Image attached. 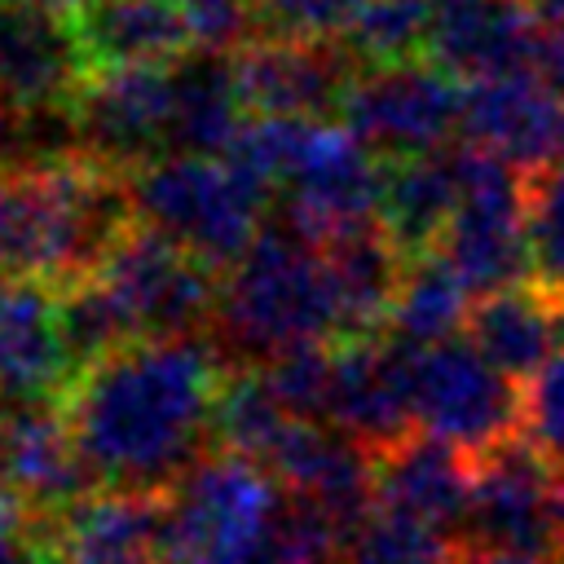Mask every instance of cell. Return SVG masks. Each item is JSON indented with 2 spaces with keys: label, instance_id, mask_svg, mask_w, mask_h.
I'll return each mask as SVG.
<instances>
[{
  "label": "cell",
  "instance_id": "6da1fadb",
  "mask_svg": "<svg viewBox=\"0 0 564 564\" xmlns=\"http://www.w3.org/2000/svg\"><path fill=\"white\" fill-rule=\"evenodd\" d=\"M220 366L194 335L132 339L70 375L62 410L101 485L167 489L216 441Z\"/></svg>",
  "mask_w": 564,
  "mask_h": 564
},
{
  "label": "cell",
  "instance_id": "7a4b0ae2",
  "mask_svg": "<svg viewBox=\"0 0 564 564\" xmlns=\"http://www.w3.org/2000/svg\"><path fill=\"white\" fill-rule=\"evenodd\" d=\"M132 225L119 167L70 150L0 172V273L53 291L88 278Z\"/></svg>",
  "mask_w": 564,
  "mask_h": 564
},
{
  "label": "cell",
  "instance_id": "3957f363",
  "mask_svg": "<svg viewBox=\"0 0 564 564\" xmlns=\"http://www.w3.org/2000/svg\"><path fill=\"white\" fill-rule=\"evenodd\" d=\"M216 326L256 361L313 339L339 335V308L326 256L295 225H264L260 238L225 269L216 295Z\"/></svg>",
  "mask_w": 564,
  "mask_h": 564
},
{
  "label": "cell",
  "instance_id": "277c9868",
  "mask_svg": "<svg viewBox=\"0 0 564 564\" xmlns=\"http://www.w3.org/2000/svg\"><path fill=\"white\" fill-rule=\"evenodd\" d=\"M132 216L207 269H229L264 229L269 185L229 154H159L128 176Z\"/></svg>",
  "mask_w": 564,
  "mask_h": 564
},
{
  "label": "cell",
  "instance_id": "5b68a950",
  "mask_svg": "<svg viewBox=\"0 0 564 564\" xmlns=\"http://www.w3.org/2000/svg\"><path fill=\"white\" fill-rule=\"evenodd\" d=\"M286 502L273 471L247 454H203L163 507V564H260Z\"/></svg>",
  "mask_w": 564,
  "mask_h": 564
},
{
  "label": "cell",
  "instance_id": "8992f818",
  "mask_svg": "<svg viewBox=\"0 0 564 564\" xmlns=\"http://www.w3.org/2000/svg\"><path fill=\"white\" fill-rule=\"evenodd\" d=\"M458 207L436 242L471 295H494L524 286L533 278L529 260V172L463 141L454 145Z\"/></svg>",
  "mask_w": 564,
  "mask_h": 564
},
{
  "label": "cell",
  "instance_id": "52a82bcc",
  "mask_svg": "<svg viewBox=\"0 0 564 564\" xmlns=\"http://www.w3.org/2000/svg\"><path fill=\"white\" fill-rule=\"evenodd\" d=\"M410 397L419 432L476 458L524 436V383L502 375L467 335L414 348Z\"/></svg>",
  "mask_w": 564,
  "mask_h": 564
},
{
  "label": "cell",
  "instance_id": "ba28073f",
  "mask_svg": "<svg viewBox=\"0 0 564 564\" xmlns=\"http://www.w3.org/2000/svg\"><path fill=\"white\" fill-rule=\"evenodd\" d=\"M339 115L379 159L436 154L463 137V79L441 70L432 57L361 66Z\"/></svg>",
  "mask_w": 564,
  "mask_h": 564
},
{
  "label": "cell",
  "instance_id": "9c48e42d",
  "mask_svg": "<svg viewBox=\"0 0 564 564\" xmlns=\"http://www.w3.org/2000/svg\"><path fill=\"white\" fill-rule=\"evenodd\" d=\"M463 542L564 564V467L551 463L529 436L480 454Z\"/></svg>",
  "mask_w": 564,
  "mask_h": 564
},
{
  "label": "cell",
  "instance_id": "30bf717a",
  "mask_svg": "<svg viewBox=\"0 0 564 564\" xmlns=\"http://www.w3.org/2000/svg\"><path fill=\"white\" fill-rule=\"evenodd\" d=\"M278 189L286 203V225L322 247L348 229L379 220L383 159L348 123L304 119Z\"/></svg>",
  "mask_w": 564,
  "mask_h": 564
},
{
  "label": "cell",
  "instance_id": "8fae6325",
  "mask_svg": "<svg viewBox=\"0 0 564 564\" xmlns=\"http://www.w3.org/2000/svg\"><path fill=\"white\" fill-rule=\"evenodd\" d=\"M93 273L128 313L137 339L194 335L216 317V269L150 225H128Z\"/></svg>",
  "mask_w": 564,
  "mask_h": 564
},
{
  "label": "cell",
  "instance_id": "7c38bea8",
  "mask_svg": "<svg viewBox=\"0 0 564 564\" xmlns=\"http://www.w3.org/2000/svg\"><path fill=\"white\" fill-rule=\"evenodd\" d=\"M79 150L137 172L172 154V66H115L88 70L70 97Z\"/></svg>",
  "mask_w": 564,
  "mask_h": 564
},
{
  "label": "cell",
  "instance_id": "4fadbf2b",
  "mask_svg": "<svg viewBox=\"0 0 564 564\" xmlns=\"http://www.w3.org/2000/svg\"><path fill=\"white\" fill-rule=\"evenodd\" d=\"M264 467L291 498L335 520L344 538H352L379 507L375 449L326 419H291L278 445L269 449Z\"/></svg>",
  "mask_w": 564,
  "mask_h": 564
},
{
  "label": "cell",
  "instance_id": "5bb4252c",
  "mask_svg": "<svg viewBox=\"0 0 564 564\" xmlns=\"http://www.w3.org/2000/svg\"><path fill=\"white\" fill-rule=\"evenodd\" d=\"M410 361L414 348L397 335H348L330 352V392L326 423L344 427L375 454L414 432V397H410Z\"/></svg>",
  "mask_w": 564,
  "mask_h": 564
},
{
  "label": "cell",
  "instance_id": "9a60e30c",
  "mask_svg": "<svg viewBox=\"0 0 564 564\" xmlns=\"http://www.w3.org/2000/svg\"><path fill=\"white\" fill-rule=\"evenodd\" d=\"M234 79L247 115H300L322 119L339 110L352 84V57L344 40H282L260 35L234 48Z\"/></svg>",
  "mask_w": 564,
  "mask_h": 564
},
{
  "label": "cell",
  "instance_id": "2e32d148",
  "mask_svg": "<svg viewBox=\"0 0 564 564\" xmlns=\"http://www.w3.org/2000/svg\"><path fill=\"white\" fill-rule=\"evenodd\" d=\"M167 489H88L53 516L48 564H163Z\"/></svg>",
  "mask_w": 564,
  "mask_h": 564
},
{
  "label": "cell",
  "instance_id": "e0dca14e",
  "mask_svg": "<svg viewBox=\"0 0 564 564\" xmlns=\"http://www.w3.org/2000/svg\"><path fill=\"white\" fill-rule=\"evenodd\" d=\"M564 97L529 66L480 75L463 84V141L538 172L555 163Z\"/></svg>",
  "mask_w": 564,
  "mask_h": 564
},
{
  "label": "cell",
  "instance_id": "ac0fdd59",
  "mask_svg": "<svg viewBox=\"0 0 564 564\" xmlns=\"http://www.w3.org/2000/svg\"><path fill=\"white\" fill-rule=\"evenodd\" d=\"M0 485L31 511L57 516L79 502L93 471L79 454L62 401H22L0 414Z\"/></svg>",
  "mask_w": 564,
  "mask_h": 564
},
{
  "label": "cell",
  "instance_id": "d6986e66",
  "mask_svg": "<svg viewBox=\"0 0 564 564\" xmlns=\"http://www.w3.org/2000/svg\"><path fill=\"white\" fill-rule=\"evenodd\" d=\"M471 485H476V454L427 432H410L375 454L379 511H397L405 520L441 529L454 542H463Z\"/></svg>",
  "mask_w": 564,
  "mask_h": 564
},
{
  "label": "cell",
  "instance_id": "ffe728a7",
  "mask_svg": "<svg viewBox=\"0 0 564 564\" xmlns=\"http://www.w3.org/2000/svg\"><path fill=\"white\" fill-rule=\"evenodd\" d=\"M88 79L84 48L66 18L40 13L31 4L4 0L0 13V106L44 110L70 106Z\"/></svg>",
  "mask_w": 564,
  "mask_h": 564
},
{
  "label": "cell",
  "instance_id": "44dd1931",
  "mask_svg": "<svg viewBox=\"0 0 564 564\" xmlns=\"http://www.w3.org/2000/svg\"><path fill=\"white\" fill-rule=\"evenodd\" d=\"M70 375L57 291L31 278H9L0 295V405L62 401Z\"/></svg>",
  "mask_w": 564,
  "mask_h": 564
},
{
  "label": "cell",
  "instance_id": "7402d4cb",
  "mask_svg": "<svg viewBox=\"0 0 564 564\" xmlns=\"http://www.w3.org/2000/svg\"><path fill=\"white\" fill-rule=\"evenodd\" d=\"M542 13L529 0H445L432 4L427 57L454 79H480L529 62Z\"/></svg>",
  "mask_w": 564,
  "mask_h": 564
},
{
  "label": "cell",
  "instance_id": "603a6c76",
  "mask_svg": "<svg viewBox=\"0 0 564 564\" xmlns=\"http://www.w3.org/2000/svg\"><path fill=\"white\" fill-rule=\"evenodd\" d=\"M70 26L88 70L172 66L194 48L181 0H88Z\"/></svg>",
  "mask_w": 564,
  "mask_h": 564
},
{
  "label": "cell",
  "instance_id": "cb8c5ba5",
  "mask_svg": "<svg viewBox=\"0 0 564 564\" xmlns=\"http://www.w3.org/2000/svg\"><path fill=\"white\" fill-rule=\"evenodd\" d=\"M322 256L339 308V339L383 330L410 256L388 238L379 220L322 242Z\"/></svg>",
  "mask_w": 564,
  "mask_h": 564
},
{
  "label": "cell",
  "instance_id": "d4e9b609",
  "mask_svg": "<svg viewBox=\"0 0 564 564\" xmlns=\"http://www.w3.org/2000/svg\"><path fill=\"white\" fill-rule=\"evenodd\" d=\"M458 207V167L454 145L436 154L383 159V194H379V225L405 251H432Z\"/></svg>",
  "mask_w": 564,
  "mask_h": 564
},
{
  "label": "cell",
  "instance_id": "484cf974",
  "mask_svg": "<svg viewBox=\"0 0 564 564\" xmlns=\"http://www.w3.org/2000/svg\"><path fill=\"white\" fill-rule=\"evenodd\" d=\"M247 123L234 62L225 53H194L172 62V150L229 154Z\"/></svg>",
  "mask_w": 564,
  "mask_h": 564
},
{
  "label": "cell",
  "instance_id": "4316f807",
  "mask_svg": "<svg viewBox=\"0 0 564 564\" xmlns=\"http://www.w3.org/2000/svg\"><path fill=\"white\" fill-rule=\"evenodd\" d=\"M502 375L516 383L533 379L555 352V308L538 286H507L471 304L463 330Z\"/></svg>",
  "mask_w": 564,
  "mask_h": 564
},
{
  "label": "cell",
  "instance_id": "83f0119b",
  "mask_svg": "<svg viewBox=\"0 0 564 564\" xmlns=\"http://www.w3.org/2000/svg\"><path fill=\"white\" fill-rule=\"evenodd\" d=\"M471 304H476L471 286L432 247V251H419L405 260V273H401V286H397V300H392L383 330L410 348H427V344L463 335Z\"/></svg>",
  "mask_w": 564,
  "mask_h": 564
},
{
  "label": "cell",
  "instance_id": "f1b7e54d",
  "mask_svg": "<svg viewBox=\"0 0 564 564\" xmlns=\"http://www.w3.org/2000/svg\"><path fill=\"white\" fill-rule=\"evenodd\" d=\"M291 419L295 414L278 401V392L269 388L260 366L225 375L220 397H216V445L220 449H234V454L264 463Z\"/></svg>",
  "mask_w": 564,
  "mask_h": 564
},
{
  "label": "cell",
  "instance_id": "f546056e",
  "mask_svg": "<svg viewBox=\"0 0 564 564\" xmlns=\"http://www.w3.org/2000/svg\"><path fill=\"white\" fill-rule=\"evenodd\" d=\"M427 35L432 0H361L344 31V48L361 66H388L427 57Z\"/></svg>",
  "mask_w": 564,
  "mask_h": 564
},
{
  "label": "cell",
  "instance_id": "4dcf8cb0",
  "mask_svg": "<svg viewBox=\"0 0 564 564\" xmlns=\"http://www.w3.org/2000/svg\"><path fill=\"white\" fill-rule=\"evenodd\" d=\"M454 560L458 546L449 533L375 507V516L344 542L339 564H454Z\"/></svg>",
  "mask_w": 564,
  "mask_h": 564
},
{
  "label": "cell",
  "instance_id": "1f68e13d",
  "mask_svg": "<svg viewBox=\"0 0 564 564\" xmlns=\"http://www.w3.org/2000/svg\"><path fill=\"white\" fill-rule=\"evenodd\" d=\"M529 260L533 286L546 300H564V163L529 172Z\"/></svg>",
  "mask_w": 564,
  "mask_h": 564
},
{
  "label": "cell",
  "instance_id": "d6a6232c",
  "mask_svg": "<svg viewBox=\"0 0 564 564\" xmlns=\"http://www.w3.org/2000/svg\"><path fill=\"white\" fill-rule=\"evenodd\" d=\"M344 533L335 520H326L317 507L286 494L269 542L260 551V564H339L344 560Z\"/></svg>",
  "mask_w": 564,
  "mask_h": 564
},
{
  "label": "cell",
  "instance_id": "836d02e7",
  "mask_svg": "<svg viewBox=\"0 0 564 564\" xmlns=\"http://www.w3.org/2000/svg\"><path fill=\"white\" fill-rule=\"evenodd\" d=\"M330 352L322 339L291 344L260 361L269 388L295 419H326V392H330Z\"/></svg>",
  "mask_w": 564,
  "mask_h": 564
},
{
  "label": "cell",
  "instance_id": "e575fe53",
  "mask_svg": "<svg viewBox=\"0 0 564 564\" xmlns=\"http://www.w3.org/2000/svg\"><path fill=\"white\" fill-rule=\"evenodd\" d=\"M524 436L564 467V352L555 348L546 366L524 379Z\"/></svg>",
  "mask_w": 564,
  "mask_h": 564
},
{
  "label": "cell",
  "instance_id": "d590c367",
  "mask_svg": "<svg viewBox=\"0 0 564 564\" xmlns=\"http://www.w3.org/2000/svg\"><path fill=\"white\" fill-rule=\"evenodd\" d=\"M361 0H260V31L282 40H344Z\"/></svg>",
  "mask_w": 564,
  "mask_h": 564
},
{
  "label": "cell",
  "instance_id": "8d00e7d4",
  "mask_svg": "<svg viewBox=\"0 0 564 564\" xmlns=\"http://www.w3.org/2000/svg\"><path fill=\"white\" fill-rule=\"evenodd\" d=\"M181 13L203 53H234L260 26V0H181Z\"/></svg>",
  "mask_w": 564,
  "mask_h": 564
},
{
  "label": "cell",
  "instance_id": "74e56055",
  "mask_svg": "<svg viewBox=\"0 0 564 564\" xmlns=\"http://www.w3.org/2000/svg\"><path fill=\"white\" fill-rule=\"evenodd\" d=\"M524 66L564 97V22H555V18L538 22V35H533V48H529Z\"/></svg>",
  "mask_w": 564,
  "mask_h": 564
},
{
  "label": "cell",
  "instance_id": "f35d334b",
  "mask_svg": "<svg viewBox=\"0 0 564 564\" xmlns=\"http://www.w3.org/2000/svg\"><path fill=\"white\" fill-rule=\"evenodd\" d=\"M18 538H31V507L0 485V546H9Z\"/></svg>",
  "mask_w": 564,
  "mask_h": 564
},
{
  "label": "cell",
  "instance_id": "ab89813d",
  "mask_svg": "<svg viewBox=\"0 0 564 564\" xmlns=\"http://www.w3.org/2000/svg\"><path fill=\"white\" fill-rule=\"evenodd\" d=\"M454 564H560L546 555H524V551H498V546H471L458 542V560Z\"/></svg>",
  "mask_w": 564,
  "mask_h": 564
},
{
  "label": "cell",
  "instance_id": "60d3db41",
  "mask_svg": "<svg viewBox=\"0 0 564 564\" xmlns=\"http://www.w3.org/2000/svg\"><path fill=\"white\" fill-rule=\"evenodd\" d=\"M0 564H48V551H44V542H35V533H31V538H18V542L0 546Z\"/></svg>",
  "mask_w": 564,
  "mask_h": 564
},
{
  "label": "cell",
  "instance_id": "b9f144b4",
  "mask_svg": "<svg viewBox=\"0 0 564 564\" xmlns=\"http://www.w3.org/2000/svg\"><path fill=\"white\" fill-rule=\"evenodd\" d=\"M18 4H31V9L53 13V18H66V22H75L88 9V0H18Z\"/></svg>",
  "mask_w": 564,
  "mask_h": 564
},
{
  "label": "cell",
  "instance_id": "7bdbcfd3",
  "mask_svg": "<svg viewBox=\"0 0 564 564\" xmlns=\"http://www.w3.org/2000/svg\"><path fill=\"white\" fill-rule=\"evenodd\" d=\"M542 18H555V22H564V0H529Z\"/></svg>",
  "mask_w": 564,
  "mask_h": 564
},
{
  "label": "cell",
  "instance_id": "ee69618b",
  "mask_svg": "<svg viewBox=\"0 0 564 564\" xmlns=\"http://www.w3.org/2000/svg\"><path fill=\"white\" fill-rule=\"evenodd\" d=\"M551 308H555V348L564 352V300H551Z\"/></svg>",
  "mask_w": 564,
  "mask_h": 564
},
{
  "label": "cell",
  "instance_id": "f6af8a7d",
  "mask_svg": "<svg viewBox=\"0 0 564 564\" xmlns=\"http://www.w3.org/2000/svg\"><path fill=\"white\" fill-rule=\"evenodd\" d=\"M555 159L564 163V110H560V150H555Z\"/></svg>",
  "mask_w": 564,
  "mask_h": 564
},
{
  "label": "cell",
  "instance_id": "bcb514c9",
  "mask_svg": "<svg viewBox=\"0 0 564 564\" xmlns=\"http://www.w3.org/2000/svg\"><path fill=\"white\" fill-rule=\"evenodd\" d=\"M4 282H9V278H4V273H0V295H4Z\"/></svg>",
  "mask_w": 564,
  "mask_h": 564
},
{
  "label": "cell",
  "instance_id": "7dc6e473",
  "mask_svg": "<svg viewBox=\"0 0 564 564\" xmlns=\"http://www.w3.org/2000/svg\"><path fill=\"white\" fill-rule=\"evenodd\" d=\"M0 13H4V0H0Z\"/></svg>",
  "mask_w": 564,
  "mask_h": 564
}]
</instances>
